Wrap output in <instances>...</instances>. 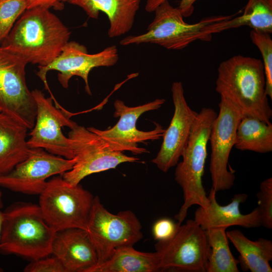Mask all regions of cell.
<instances>
[{"label":"cell","mask_w":272,"mask_h":272,"mask_svg":"<svg viewBox=\"0 0 272 272\" xmlns=\"http://www.w3.org/2000/svg\"><path fill=\"white\" fill-rule=\"evenodd\" d=\"M45 7L27 9L0 46L27 63L45 66L53 61L69 42L70 32Z\"/></svg>","instance_id":"6da1fadb"},{"label":"cell","mask_w":272,"mask_h":272,"mask_svg":"<svg viewBox=\"0 0 272 272\" xmlns=\"http://www.w3.org/2000/svg\"><path fill=\"white\" fill-rule=\"evenodd\" d=\"M216 90L243 116L271 123L272 110L265 92V78L260 59L237 55L218 68Z\"/></svg>","instance_id":"7a4b0ae2"},{"label":"cell","mask_w":272,"mask_h":272,"mask_svg":"<svg viewBox=\"0 0 272 272\" xmlns=\"http://www.w3.org/2000/svg\"><path fill=\"white\" fill-rule=\"evenodd\" d=\"M56 232L39 205L16 202L3 212L0 252L32 260L48 256Z\"/></svg>","instance_id":"3957f363"},{"label":"cell","mask_w":272,"mask_h":272,"mask_svg":"<svg viewBox=\"0 0 272 272\" xmlns=\"http://www.w3.org/2000/svg\"><path fill=\"white\" fill-rule=\"evenodd\" d=\"M217 115L216 112L210 107H203L197 113L182 156V160L176 165L175 180L182 189L184 199L175 216L179 224L184 220L191 206L197 205L205 209L209 205L202 177L211 126Z\"/></svg>","instance_id":"277c9868"},{"label":"cell","mask_w":272,"mask_h":272,"mask_svg":"<svg viewBox=\"0 0 272 272\" xmlns=\"http://www.w3.org/2000/svg\"><path fill=\"white\" fill-rule=\"evenodd\" d=\"M154 12V19L145 33L127 36L121 40L119 44L126 46L153 43L168 49L181 50L196 40L210 41L212 37L210 33L211 26L236 15L211 16L197 23L188 24L184 21L178 7H173L169 0L159 4Z\"/></svg>","instance_id":"5b68a950"},{"label":"cell","mask_w":272,"mask_h":272,"mask_svg":"<svg viewBox=\"0 0 272 272\" xmlns=\"http://www.w3.org/2000/svg\"><path fill=\"white\" fill-rule=\"evenodd\" d=\"M94 197L80 184H71L59 175L47 181L39 194V206L56 231L70 228L87 230Z\"/></svg>","instance_id":"8992f818"},{"label":"cell","mask_w":272,"mask_h":272,"mask_svg":"<svg viewBox=\"0 0 272 272\" xmlns=\"http://www.w3.org/2000/svg\"><path fill=\"white\" fill-rule=\"evenodd\" d=\"M141 223L131 210L114 214L102 204L98 196L94 197L87 231L95 248L97 264L107 260L116 248L133 246L143 237Z\"/></svg>","instance_id":"52a82bcc"},{"label":"cell","mask_w":272,"mask_h":272,"mask_svg":"<svg viewBox=\"0 0 272 272\" xmlns=\"http://www.w3.org/2000/svg\"><path fill=\"white\" fill-rule=\"evenodd\" d=\"M155 248L161 271L207 272L210 248L206 231L193 219L178 223L173 236Z\"/></svg>","instance_id":"ba28073f"},{"label":"cell","mask_w":272,"mask_h":272,"mask_svg":"<svg viewBox=\"0 0 272 272\" xmlns=\"http://www.w3.org/2000/svg\"><path fill=\"white\" fill-rule=\"evenodd\" d=\"M68 137L73 142L76 162L71 170L61 176L73 185L80 184L89 175L139 160L125 155L123 152L111 149L98 135L78 124L71 129Z\"/></svg>","instance_id":"9c48e42d"},{"label":"cell","mask_w":272,"mask_h":272,"mask_svg":"<svg viewBox=\"0 0 272 272\" xmlns=\"http://www.w3.org/2000/svg\"><path fill=\"white\" fill-rule=\"evenodd\" d=\"M37 106L34 127L27 140L31 148H42L53 155L67 159L74 158L72 140L65 136L62 128L72 129L78 124L71 119L72 113L60 106H54L53 97H46L40 90L32 91Z\"/></svg>","instance_id":"30bf717a"},{"label":"cell","mask_w":272,"mask_h":272,"mask_svg":"<svg viewBox=\"0 0 272 272\" xmlns=\"http://www.w3.org/2000/svg\"><path fill=\"white\" fill-rule=\"evenodd\" d=\"M219 112L211 128L209 141L211 146L209 171L212 187L216 192L230 189L235 176L228 170V161L236 141V130L242 117L240 113L225 98L220 96Z\"/></svg>","instance_id":"8fae6325"},{"label":"cell","mask_w":272,"mask_h":272,"mask_svg":"<svg viewBox=\"0 0 272 272\" xmlns=\"http://www.w3.org/2000/svg\"><path fill=\"white\" fill-rule=\"evenodd\" d=\"M28 63L0 46V106L28 129L34 126L35 100L27 86L25 66Z\"/></svg>","instance_id":"7c38bea8"},{"label":"cell","mask_w":272,"mask_h":272,"mask_svg":"<svg viewBox=\"0 0 272 272\" xmlns=\"http://www.w3.org/2000/svg\"><path fill=\"white\" fill-rule=\"evenodd\" d=\"M165 102L164 99H156L143 105L129 107L122 100H116L114 102L113 116L119 117L117 123L112 127L104 130L93 127L87 129L98 135L113 150L128 151L134 154L147 153L148 151L140 148L138 143L157 140L163 137L165 129L157 123L153 130H140L137 128V121L142 114L159 109Z\"/></svg>","instance_id":"4fadbf2b"},{"label":"cell","mask_w":272,"mask_h":272,"mask_svg":"<svg viewBox=\"0 0 272 272\" xmlns=\"http://www.w3.org/2000/svg\"><path fill=\"white\" fill-rule=\"evenodd\" d=\"M75 162V158L67 159L42 148H32L27 157L12 171L0 175V186L17 192L39 195L48 178L62 175L71 170Z\"/></svg>","instance_id":"5bb4252c"},{"label":"cell","mask_w":272,"mask_h":272,"mask_svg":"<svg viewBox=\"0 0 272 272\" xmlns=\"http://www.w3.org/2000/svg\"><path fill=\"white\" fill-rule=\"evenodd\" d=\"M118 58V49L115 45L107 47L98 53L89 54L84 45L75 41L68 42L53 61L47 65L38 66L37 75L48 90L46 74L49 71L59 72L58 80L64 88L68 87L72 77H80L84 81L86 91L91 95L88 82L90 72L94 67L112 66L117 63Z\"/></svg>","instance_id":"9a60e30c"},{"label":"cell","mask_w":272,"mask_h":272,"mask_svg":"<svg viewBox=\"0 0 272 272\" xmlns=\"http://www.w3.org/2000/svg\"><path fill=\"white\" fill-rule=\"evenodd\" d=\"M171 91L174 114L169 126L165 130L160 150L152 160L159 170L165 173L175 166L182 157L197 114L188 105L181 82H173Z\"/></svg>","instance_id":"2e32d148"},{"label":"cell","mask_w":272,"mask_h":272,"mask_svg":"<svg viewBox=\"0 0 272 272\" xmlns=\"http://www.w3.org/2000/svg\"><path fill=\"white\" fill-rule=\"evenodd\" d=\"M216 192L212 188L208 195L209 200L208 206L205 209L199 207L194 213L193 220L203 230L215 228L227 229L233 226L246 228H254L261 226L257 207L247 214H243L240 212V204L244 202L247 198L246 193L235 194L229 203L221 206L217 201Z\"/></svg>","instance_id":"e0dca14e"},{"label":"cell","mask_w":272,"mask_h":272,"mask_svg":"<svg viewBox=\"0 0 272 272\" xmlns=\"http://www.w3.org/2000/svg\"><path fill=\"white\" fill-rule=\"evenodd\" d=\"M51 254L62 263L66 272H88L98 262L95 248L87 230L70 228L56 232Z\"/></svg>","instance_id":"ac0fdd59"},{"label":"cell","mask_w":272,"mask_h":272,"mask_svg":"<svg viewBox=\"0 0 272 272\" xmlns=\"http://www.w3.org/2000/svg\"><path fill=\"white\" fill-rule=\"evenodd\" d=\"M70 3L82 8L87 15L97 19L99 12L105 13L110 26V38L121 36L132 28L141 0H68Z\"/></svg>","instance_id":"d6986e66"},{"label":"cell","mask_w":272,"mask_h":272,"mask_svg":"<svg viewBox=\"0 0 272 272\" xmlns=\"http://www.w3.org/2000/svg\"><path fill=\"white\" fill-rule=\"evenodd\" d=\"M28 129L11 115L0 112V175L10 172L29 154Z\"/></svg>","instance_id":"ffe728a7"},{"label":"cell","mask_w":272,"mask_h":272,"mask_svg":"<svg viewBox=\"0 0 272 272\" xmlns=\"http://www.w3.org/2000/svg\"><path fill=\"white\" fill-rule=\"evenodd\" d=\"M161 271L158 254L135 249L133 246L115 249L105 261L88 272H156Z\"/></svg>","instance_id":"44dd1931"},{"label":"cell","mask_w":272,"mask_h":272,"mask_svg":"<svg viewBox=\"0 0 272 272\" xmlns=\"http://www.w3.org/2000/svg\"><path fill=\"white\" fill-rule=\"evenodd\" d=\"M228 239L239 253V264L244 271L271 272L272 241L259 238L252 241L239 230L226 232Z\"/></svg>","instance_id":"7402d4cb"},{"label":"cell","mask_w":272,"mask_h":272,"mask_svg":"<svg viewBox=\"0 0 272 272\" xmlns=\"http://www.w3.org/2000/svg\"><path fill=\"white\" fill-rule=\"evenodd\" d=\"M243 26L271 34L272 0H248L241 15L213 24L210 32L213 34Z\"/></svg>","instance_id":"603a6c76"},{"label":"cell","mask_w":272,"mask_h":272,"mask_svg":"<svg viewBox=\"0 0 272 272\" xmlns=\"http://www.w3.org/2000/svg\"><path fill=\"white\" fill-rule=\"evenodd\" d=\"M234 147L258 153L272 151V124L253 117L243 116L237 127Z\"/></svg>","instance_id":"cb8c5ba5"},{"label":"cell","mask_w":272,"mask_h":272,"mask_svg":"<svg viewBox=\"0 0 272 272\" xmlns=\"http://www.w3.org/2000/svg\"><path fill=\"white\" fill-rule=\"evenodd\" d=\"M226 230L215 228L206 231L210 248L207 272H239V260L230 250Z\"/></svg>","instance_id":"d4e9b609"},{"label":"cell","mask_w":272,"mask_h":272,"mask_svg":"<svg viewBox=\"0 0 272 272\" xmlns=\"http://www.w3.org/2000/svg\"><path fill=\"white\" fill-rule=\"evenodd\" d=\"M250 37L259 50L265 78V92L272 99V39L270 34L252 29Z\"/></svg>","instance_id":"484cf974"},{"label":"cell","mask_w":272,"mask_h":272,"mask_svg":"<svg viewBox=\"0 0 272 272\" xmlns=\"http://www.w3.org/2000/svg\"><path fill=\"white\" fill-rule=\"evenodd\" d=\"M27 9L26 0H1L0 43L8 35L18 18Z\"/></svg>","instance_id":"4316f807"},{"label":"cell","mask_w":272,"mask_h":272,"mask_svg":"<svg viewBox=\"0 0 272 272\" xmlns=\"http://www.w3.org/2000/svg\"><path fill=\"white\" fill-rule=\"evenodd\" d=\"M256 196L261 226L271 229L272 228L271 177H269L260 183L259 190L256 193Z\"/></svg>","instance_id":"83f0119b"},{"label":"cell","mask_w":272,"mask_h":272,"mask_svg":"<svg viewBox=\"0 0 272 272\" xmlns=\"http://www.w3.org/2000/svg\"><path fill=\"white\" fill-rule=\"evenodd\" d=\"M25 272H66L58 258L53 255L33 260L24 269Z\"/></svg>","instance_id":"f1b7e54d"},{"label":"cell","mask_w":272,"mask_h":272,"mask_svg":"<svg viewBox=\"0 0 272 272\" xmlns=\"http://www.w3.org/2000/svg\"><path fill=\"white\" fill-rule=\"evenodd\" d=\"M170 218H163L155 222L152 228L154 239L164 241L171 238L174 234L178 226Z\"/></svg>","instance_id":"f546056e"},{"label":"cell","mask_w":272,"mask_h":272,"mask_svg":"<svg viewBox=\"0 0 272 272\" xmlns=\"http://www.w3.org/2000/svg\"><path fill=\"white\" fill-rule=\"evenodd\" d=\"M166 0H147L146 10L148 12H154L155 9L161 3ZM196 0H180L178 8L184 17L192 15L194 11V4Z\"/></svg>","instance_id":"4dcf8cb0"},{"label":"cell","mask_w":272,"mask_h":272,"mask_svg":"<svg viewBox=\"0 0 272 272\" xmlns=\"http://www.w3.org/2000/svg\"><path fill=\"white\" fill-rule=\"evenodd\" d=\"M27 9L37 7L52 8L56 10H61L63 8V4L60 0H26Z\"/></svg>","instance_id":"1f68e13d"},{"label":"cell","mask_w":272,"mask_h":272,"mask_svg":"<svg viewBox=\"0 0 272 272\" xmlns=\"http://www.w3.org/2000/svg\"><path fill=\"white\" fill-rule=\"evenodd\" d=\"M3 222V212L0 210V242L2 235V225ZM3 271V269L0 267V272Z\"/></svg>","instance_id":"d6a6232c"},{"label":"cell","mask_w":272,"mask_h":272,"mask_svg":"<svg viewBox=\"0 0 272 272\" xmlns=\"http://www.w3.org/2000/svg\"><path fill=\"white\" fill-rule=\"evenodd\" d=\"M3 204L2 201V192L0 189V210L3 208Z\"/></svg>","instance_id":"836d02e7"},{"label":"cell","mask_w":272,"mask_h":272,"mask_svg":"<svg viewBox=\"0 0 272 272\" xmlns=\"http://www.w3.org/2000/svg\"><path fill=\"white\" fill-rule=\"evenodd\" d=\"M61 2H66V1H68V0H60Z\"/></svg>","instance_id":"e575fe53"},{"label":"cell","mask_w":272,"mask_h":272,"mask_svg":"<svg viewBox=\"0 0 272 272\" xmlns=\"http://www.w3.org/2000/svg\"><path fill=\"white\" fill-rule=\"evenodd\" d=\"M2 111V108H1V106H0V112H1Z\"/></svg>","instance_id":"d590c367"},{"label":"cell","mask_w":272,"mask_h":272,"mask_svg":"<svg viewBox=\"0 0 272 272\" xmlns=\"http://www.w3.org/2000/svg\"><path fill=\"white\" fill-rule=\"evenodd\" d=\"M0 1H1V0H0Z\"/></svg>","instance_id":"8d00e7d4"}]
</instances>
